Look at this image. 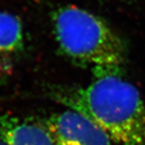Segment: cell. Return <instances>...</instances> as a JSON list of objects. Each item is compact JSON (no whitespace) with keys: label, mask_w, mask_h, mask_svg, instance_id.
I'll use <instances>...</instances> for the list:
<instances>
[{"label":"cell","mask_w":145,"mask_h":145,"mask_svg":"<svg viewBox=\"0 0 145 145\" xmlns=\"http://www.w3.org/2000/svg\"><path fill=\"white\" fill-rule=\"evenodd\" d=\"M53 33L63 54L95 69H122L126 48L119 35L101 17L75 5L52 14Z\"/></svg>","instance_id":"2"},{"label":"cell","mask_w":145,"mask_h":145,"mask_svg":"<svg viewBox=\"0 0 145 145\" xmlns=\"http://www.w3.org/2000/svg\"><path fill=\"white\" fill-rule=\"evenodd\" d=\"M0 145H7V144L1 137H0Z\"/></svg>","instance_id":"6"},{"label":"cell","mask_w":145,"mask_h":145,"mask_svg":"<svg viewBox=\"0 0 145 145\" xmlns=\"http://www.w3.org/2000/svg\"><path fill=\"white\" fill-rule=\"evenodd\" d=\"M25 38L20 19L0 11V86L7 82L24 49Z\"/></svg>","instance_id":"4"},{"label":"cell","mask_w":145,"mask_h":145,"mask_svg":"<svg viewBox=\"0 0 145 145\" xmlns=\"http://www.w3.org/2000/svg\"><path fill=\"white\" fill-rule=\"evenodd\" d=\"M0 137L7 145H56L44 125L0 113Z\"/></svg>","instance_id":"5"},{"label":"cell","mask_w":145,"mask_h":145,"mask_svg":"<svg viewBox=\"0 0 145 145\" xmlns=\"http://www.w3.org/2000/svg\"><path fill=\"white\" fill-rule=\"evenodd\" d=\"M121 71L95 69L94 78L87 86L54 89L52 96L87 118L119 144L145 145L144 103Z\"/></svg>","instance_id":"1"},{"label":"cell","mask_w":145,"mask_h":145,"mask_svg":"<svg viewBox=\"0 0 145 145\" xmlns=\"http://www.w3.org/2000/svg\"><path fill=\"white\" fill-rule=\"evenodd\" d=\"M45 126L56 145H111L104 131L72 110L52 114Z\"/></svg>","instance_id":"3"}]
</instances>
